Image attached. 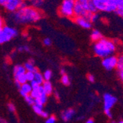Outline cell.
Here are the masks:
<instances>
[{
    "label": "cell",
    "instance_id": "24",
    "mask_svg": "<svg viewBox=\"0 0 123 123\" xmlns=\"http://www.w3.org/2000/svg\"><path fill=\"white\" fill-rule=\"evenodd\" d=\"M25 98V102L29 105H31L32 106L33 105H35V102H36V99L33 98L31 95H28Z\"/></svg>",
    "mask_w": 123,
    "mask_h": 123
},
{
    "label": "cell",
    "instance_id": "23",
    "mask_svg": "<svg viewBox=\"0 0 123 123\" xmlns=\"http://www.w3.org/2000/svg\"><path fill=\"white\" fill-rule=\"evenodd\" d=\"M43 75L44 80H45V81H50L51 78L52 77V72L51 70L47 69L43 73Z\"/></svg>",
    "mask_w": 123,
    "mask_h": 123
},
{
    "label": "cell",
    "instance_id": "14",
    "mask_svg": "<svg viewBox=\"0 0 123 123\" xmlns=\"http://www.w3.org/2000/svg\"><path fill=\"white\" fill-rule=\"evenodd\" d=\"M47 99H48V95L45 93V92L43 91V89L42 88V90H41V92L39 97L37 99H36L35 104L43 107V105L47 103Z\"/></svg>",
    "mask_w": 123,
    "mask_h": 123
},
{
    "label": "cell",
    "instance_id": "3",
    "mask_svg": "<svg viewBox=\"0 0 123 123\" xmlns=\"http://www.w3.org/2000/svg\"><path fill=\"white\" fill-rule=\"evenodd\" d=\"M97 12L92 0H77L74 7V17H86Z\"/></svg>",
    "mask_w": 123,
    "mask_h": 123
},
{
    "label": "cell",
    "instance_id": "15",
    "mask_svg": "<svg viewBox=\"0 0 123 123\" xmlns=\"http://www.w3.org/2000/svg\"><path fill=\"white\" fill-rule=\"evenodd\" d=\"M32 110L38 116L43 117V118H45L47 119L48 117H49V114L47 112V111H45L43 110V107L42 106H40V105H33L32 106Z\"/></svg>",
    "mask_w": 123,
    "mask_h": 123
},
{
    "label": "cell",
    "instance_id": "1",
    "mask_svg": "<svg viewBox=\"0 0 123 123\" xmlns=\"http://www.w3.org/2000/svg\"><path fill=\"white\" fill-rule=\"evenodd\" d=\"M43 18L42 12L30 5L21 8L11 13L10 19L13 23L18 25H29L35 24Z\"/></svg>",
    "mask_w": 123,
    "mask_h": 123
},
{
    "label": "cell",
    "instance_id": "27",
    "mask_svg": "<svg viewBox=\"0 0 123 123\" xmlns=\"http://www.w3.org/2000/svg\"><path fill=\"white\" fill-rule=\"evenodd\" d=\"M90 21L93 23H95V22H97L99 19V15L98 13V12H96V13H94L91 15L90 18H89Z\"/></svg>",
    "mask_w": 123,
    "mask_h": 123
},
{
    "label": "cell",
    "instance_id": "12",
    "mask_svg": "<svg viewBox=\"0 0 123 123\" xmlns=\"http://www.w3.org/2000/svg\"><path fill=\"white\" fill-rule=\"evenodd\" d=\"M75 115V111L73 108H67L62 111L61 114V119L64 122H69L73 119Z\"/></svg>",
    "mask_w": 123,
    "mask_h": 123
},
{
    "label": "cell",
    "instance_id": "34",
    "mask_svg": "<svg viewBox=\"0 0 123 123\" xmlns=\"http://www.w3.org/2000/svg\"><path fill=\"white\" fill-rule=\"evenodd\" d=\"M119 17H121L122 18H123V11H116L115 12Z\"/></svg>",
    "mask_w": 123,
    "mask_h": 123
},
{
    "label": "cell",
    "instance_id": "18",
    "mask_svg": "<svg viewBox=\"0 0 123 123\" xmlns=\"http://www.w3.org/2000/svg\"><path fill=\"white\" fill-rule=\"evenodd\" d=\"M90 37H91L92 41H94V43L97 42V41H99V40H101L102 38H103L102 32H100L99 30H96V29L92 30V31L91 32V35H90Z\"/></svg>",
    "mask_w": 123,
    "mask_h": 123
},
{
    "label": "cell",
    "instance_id": "17",
    "mask_svg": "<svg viewBox=\"0 0 123 123\" xmlns=\"http://www.w3.org/2000/svg\"><path fill=\"white\" fill-rule=\"evenodd\" d=\"M117 69L119 79L123 83V54H122L119 57V63L117 65Z\"/></svg>",
    "mask_w": 123,
    "mask_h": 123
},
{
    "label": "cell",
    "instance_id": "4",
    "mask_svg": "<svg viewBox=\"0 0 123 123\" xmlns=\"http://www.w3.org/2000/svg\"><path fill=\"white\" fill-rule=\"evenodd\" d=\"M97 12H116L121 0H92Z\"/></svg>",
    "mask_w": 123,
    "mask_h": 123
},
{
    "label": "cell",
    "instance_id": "32",
    "mask_svg": "<svg viewBox=\"0 0 123 123\" xmlns=\"http://www.w3.org/2000/svg\"><path fill=\"white\" fill-rule=\"evenodd\" d=\"M117 11H123V0H121Z\"/></svg>",
    "mask_w": 123,
    "mask_h": 123
},
{
    "label": "cell",
    "instance_id": "9",
    "mask_svg": "<svg viewBox=\"0 0 123 123\" xmlns=\"http://www.w3.org/2000/svg\"><path fill=\"white\" fill-rule=\"evenodd\" d=\"M118 63H119V57H117L114 55L106 57L102 60V66H103V68L105 69L108 71L117 69Z\"/></svg>",
    "mask_w": 123,
    "mask_h": 123
},
{
    "label": "cell",
    "instance_id": "6",
    "mask_svg": "<svg viewBox=\"0 0 123 123\" xmlns=\"http://www.w3.org/2000/svg\"><path fill=\"white\" fill-rule=\"evenodd\" d=\"M103 110L105 114L106 115L107 117L111 119L113 117V114L111 110H112V108L117 103V98L111 94L105 93L103 95Z\"/></svg>",
    "mask_w": 123,
    "mask_h": 123
},
{
    "label": "cell",
    "instance_id": "30",
    "mask_svg": "<svg viewBox=\"0 0 123 123\" xmlns=\"http://www.w3.org/2000/svg\"><path fill=\"white\" fill-rule=\"evenodd\" d=\"M43 43L44 44V46H46V47H49L52 45V41L51 40V38H45L43 40Z\"/></svg>",
    "mask_w": 123,
    "mask_h": 123
},
{
    "label": "cell",
    "instance_id": "29",
    "mask_svg": "<svg viewBox=\"0 0 123 123\" xmlns=\"http://www.w3.org/2000/svg\"><path fill=\"white\" fill-rule=\"evenodd\" d=\"M56 117H55V116L52 115V116H49L46 120H45V123H56Z\"/></svg>",
    "mask_w": 123,
    "mask_h": 123
},
{
    "label": "cell",
    "instance_id": "35",
    "mask_svg": "<svg viewBox=\"0 0 123 123\" xmlns=\"http://www.w3.org/2000/svg\"><path fill=\"white\" fill-rule=\"evenodd\" d=\"M7 0H0V6H3L6 4Z\"/></svg>",
    "mask_w": 123,
    "mask_h": 123
},
{
    "label": "cell",
    "instance_id": "37",
    "mask_svg": "<svg viewBox=\"0 0 123 123\" xmlns=\"http://www.w3.org/2000/svg\"><path fill=\"white\" fill-rule=\"evenodd\" d=\"M85 123H94V121L92 119H88V120L86 121Z\"/></svg>",
    "mask_w": 123,
    "mask_h": 123
},
{
    "label": "cell",
    "instance_id": "36",
    "mask_svg": "<svg viewBox=\"0 0 123 123\" xmlns=\"http://www.w3.org/2000/svg\"><path fill=\"white\" fill-rule=\"evenodd\" d=\"M0 123H10V122L5 120V119H2V118H0Z\"/></svg>",
    "mask_w": 123,
    "mask_h": 123
},
{
    "label": "cell",
    "instance_id": "39",
    "mask_svg": "<svg viewBox=\"0 0 123 123\" xmlns=\"http://www.w3.org/2000/svg\"><path fill=\"white\" fill-rule=\"evenodd\" d=\"M108 123H117V122H109Z\"/></svg>",
    "mask_w": 123,
    "mask_h": 123
},
{
    "label": "cell",
    "instance_id": "2",
    "mask_svg": "<svg viewBox=\"0 0 123 123\" xmlns=\"http://www.w3.org/2000/svg\"><path fill=\"white\" fill-rule=\"evenodd\" d=\"M117 50L116 43L108 38H103L97 41L93 45V52L96 56L99 58H105L113 55Z\"/></svg>",
    "mask_w": 123,
    "mask_h": 123
},
{
    "label": "cell",
    "instance_id": "16",
    "mask_svg": "<svg viewBox=\"0 0 123 123\" xmlns=\"http://www.w3.org/2000/svg\"><path fill=\"white\" fill-rule=\"evenodd\" d=\"M24 66H25V68L27 72H38V69H37V67L36 66L35 61H33L32 59L28 60L24 64Z\"/></svg>",
    "mask_w": 123,
    "mask_h": 123
},
{
    "label": "cell",
    "instance_id": "31",
    "mask_svg": "<svg viewBox=\"0 0 123 123\" xmlns=\"http://www.w3.org/2000/svg\"><path fill=\"white\" fill-rule=\"evenodd\" d=\"M87 79L90 83H94V81H95L94 76L93 74H89L87 75Z\"/></svg>",
    "mask_w": 123,
    "mask_h": 123
},
{
    "label": "cell",
    "instance_id": "33",
    "mask_svg": "<svg viewBox=\"0 0 123 123\" xmlns=\"http://www.w3.org/2000/svg\"><path fill=\"white\" fill-rule=\"evenodd\" d=\"M5 26V21L2 18V17L0 15V30H2Z\"/></svg>",
    "mask_w": 123,
    "mask_h": 123
},
{
    "label": "cell",
    "instance_id": "5",
    "mask_svg": "<svg viewBox=\"0 0 123 123\" xmlns=\"http://www.w3.org/2000/svg\"><path fill=\"white\" fill-rule=\"evenodd\" d=\"M76 2L77 0H62L58 7L59 15L67 18H74Z\"/></svg>",
    "mask_w": 123,
    "mask_h": 123
},
{
    "label": "cell",
    "instance_id": "40",
    "mask_svg": "<svg viewBox=\"0 0 123 123\" xmlns=\"http://www.w3.org/2000/svg\"><path fill=\"white\" fill-rule=\"evenodd\" d=\"M25 1H26V2H28V1H29V0H25Z\"/></svg>",
    "mask_w": 123,
    "mask_h": 123
},
{
    "label": "cell",
    "instance_id": "11",
    "mask_svg": "<svg viewBox=\"0 0 123 123\" xmlns=\"http://www.w3.org/2000/svg\"><path fill=\"white\" fill-rule=\"evenodd\" d=\"M18 90H19L20 94L23 97H25L28 95H30L32 90L31 83H26L25 84L21 85L18 88Z\"/></svg>",
    "mask_w": 123,
    "mask_h": 123
},
{
    "label": "cell",
    "instance_id": "21",
    "mask_svg": "<svg viewBox=\"0 0 123 123\" xmlns=\"http://www.w3.org/2000/svg\"><path fill=\"white\" fill-rule=\"evenodd\" d=\"M34 82H36V83H38L40 86H42V84L44 83V78H43V75L42 73H41L40 72H35V77H34Z\"/></svg>",
    "mask_w": 123,
    "mask_h": 123
},
{
    "label": "cell",
    "instance_id": "38",
    "mask_svg": "<svg viewBox=\"0 0 123 123\" xmlns=\"http://www.w3.org/2000/svg\"><path fill=\"white\" fill-rule=\"evenodd\" d=\"M117 123H123V119H121V120H119V121H118Z\"/></svg>",
    "mask_w": 123,
    "mask_h": 123
},
{
    "label": "cell",
    "instance_id": "7",
    "mask_svg": "<svg viewBox=\"0 0 123 123\" xmlns=\"http://www.w3.org/2000/svg\"><path fill=\"white\" fill-rule=\"evenodd\" d=\"M18 35V31L16 28L5 25L4 27L0 30V44L9 42L13 38H16Z\"/></svg>",
    "mask_w": 123,
    "mask_h": 123
},
{
    "label": "cell",
    "instance_id": "13",
    "mask_svg": "<svg viewBox=\"0 0 123 123\" xmlns=\"http://www.w3.org/2000/svg\"><path fill=\"white\" fill-rule=\"evenodd\" d=\"M26 69L25 68L24 65H21V64H17L16 66H14L13 69V77L14 79H16V78L23 76L26 74Z\"/></svg>",
    "mask_w": 123,
    "mask_h": 123
},
{
    "label": "cell",
    "instance_id": "26",
    "mask_svg": "<svg viewBox=\"0 0 123 123\" xmlns=\"http://www.w3.org/2000/svg\"><path fill=\"white\" fill-rule=\"evenodd\" d=\"M7 110L10 113H12V114H14L16 113V105L13 103H8L7 105Z\"/></svg>",
    "mask_w": 123,
    "mask_h": 123
},
{
    "label": "cell",
    "instance_id": "22",
    "mask_svg": "<svg viewBox=\"0 0 123 123\" xmlns=\"http://www.w3.org/2000/svg\"><path fill=\"white\" fill-rule=\"evenodd\" d=\"M61 81L62 84L64 85V86H69L70 83H71V82H70V78H69V77L66 74H64L61 75Z\"/></svg>",
    "mask_w": 123,
    "mask_h": 123
},
{
    "label": "cell",
    "instance_id": "25",
    "mask_svg": "<svg viewBox=\"0 0 123 123\" xmlns=\"http://www.w3.org/2000/svg\"><path fill=\"white\" fill-rule=\"evenodd\" d=\"M26 77H27V80L28 83H32L33 80H34L35 72H26Z\"/></svg>",
    "mask_w": 123,
    "mask_h": 123
},
{
    "label": "cell",
    "instance_id": "10",
    "mask_svg": "<svg viewBox=\"0 0 123 123\" xmlns=\"http://www.w3.org/2000/svg\"><path fill=\"white\" fill-rule=\"evenodd\" d=\"M74 21L78 26L86 30L91 29L92 27V22L86 17H74Z\"/></svg>",
    "mask_w": 123,
    "mask_h": 123
},
{
    "label": "cell",
    "instance_id": "28",
    "mask_svg": "<svg viewBox=\"0 0 123 123\" xmlns=\"http://www.w3.org/2000/svg\"><path fill=\"white\" fill-rule=\"evenodd\" d=\"M17 51L18 52H29L30 51V49L27 45H21L17 48Z\"/></svg>",
    "mask_w": 123,
    "mask_h": 123
},
{
    "label": "cell",
    "instance_id": "20",
    "mask_svg": "<svg viewBox=\"0 0 123 123\" xmlns=\"http://www.w3.org/2000/svg\"><path fill=\"white\" fill-rule=\"evenodd\" d=\"M43 3L44 0H29L28 1V5L38 10H40V8L43 5Z\"/></svg>",
    "mask_w": 123,
    "mask_h": 123
},
{
    "label": "cell",
    "instance_id": "8",
    "mask_svg": "<svg viewBox=\"0 0 123 123\" xmlns=\"http://www.w3.org/2000/svg\"><path fill=\"white\" fill-rule=\"evenodd\" d=\"M27 5L28 3L25 0H7L6 4L4 5V7L7 12L13 13Z\"/></svg>",
    "mask_w": 123,
    "mask_h": 123
},
{
    "label": "cell",
    "instance_id": "19",
    "mask_svg": "<svg viewBox=\"0 0 123 123\" xmlns=\"http://www.w3.org/2000/svg\"><path fill=\"white\" fill-rule=\"evenodd\" d=\"M42 88L45 93L49 96L53 93V86L50 81H44V83L42 84Z\"/></svg>",
    "mask_w": 123,
    "mask_h": 123
}]
</instances>
